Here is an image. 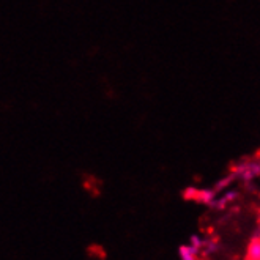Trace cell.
<instances>
[{"instance_id": "cell-1", "label": "cell", "mask_w": 260, "mask_h": 260, "mask_svg": "<svg viewBox=\"0 0 260 260\" xmlns=\"http://www.w3.org/2000/svg\"><path fill=\"white\" fill-rule=\"evenodd\" d=\"M197 248L192 246V244H188V246H181L180 248V258L181 260H197Z\"/></svg>"}, {"instance_id": "cell-2", "label": "cell", "mask_w": 260, "mask_h": 260, "mask_svg": "<svg viewBox=\"0 0 260 260\" xmlns=\"http://www.w3.org/2000/svg\"><path fill=\"white\" fill-rule=\"evenodd\" d=\"M249 258L251 260H260V240L251 243V246H249Z\"/></svg>"}, {"instance_id": "cell-3", "label": "cell", "mask_w": 260, "mask_h": 260, "mask_svg": "<svg viewBox=\"0 0 260 260\" xmlns=\"http://www.w3.org/2000/svg\"><path fill=\"white\" fill-rule=\"evenodd\" d=\"M191 244H192V246H196V248L199 249V248H201V244H202V241H201V240H199L197 237H192V240H191Z\"/></svg>"}]
</instances>
